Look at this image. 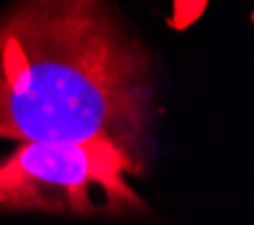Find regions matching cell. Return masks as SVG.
<instances>
[{
    "mask_svg": "<svg viewBox=\"0 0 254 225\" xmlns=\"http://www.w3.org/2000/svg\"><path fill=\"white\" fill-rule=\"evenodd\" d=\"M155 59L113 0L0 11V140L102 142L147 166Z\"/></svg>",
    "mask_w": 254,
    "mask_h": 225,
    "instance_id": "obj_1",
    "label": "cell"
},
{
    "mask_svg": "<svg viewBox=\"0 0 254 225\" xmlns=\"http://www.w3.org/2000/svg\"><path fill=\"white\" fill-rule=\"evenodd\" d=\"M145 163L102 142H19L0 158V215H150L134 177Z\"/></svg>",
    "mask_w": 254,
    "mask_h": 225,
    "instance_id": "obj_2",
    "label": "cell"
}]
</instances>
